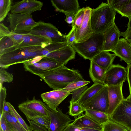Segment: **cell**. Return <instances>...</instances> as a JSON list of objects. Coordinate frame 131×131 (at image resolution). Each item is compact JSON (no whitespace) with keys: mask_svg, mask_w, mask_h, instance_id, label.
Listing matches in <instances>:
<instances>
[{"mask_svg":"<svg viewBox=\"0 0 131 131\" xmlns=\"http://www.w3.org/2000/svg\"><path fill=\"white\" fill-rule=\"evenodd\" d=\"M38 76L53 90L62 89L73 82L85 80L79 70L70 69L64 65L44 72Z\"/></svg>","mask_w":131,"mask_h":131,"instance_id":"1","label":"cell"},{"mask_svg":"<svg viewBox=\"0 0 131 131\" xmlns=\"http://www.w3.org/2000/svg\"><path fill=\"white\" fill-rule=\"evenodd\" d=\"M116 12L109 4L103 2L92 9L90 23L93 33H104L115 23Z\"/></svg>","mask_w":131,"mask_h":131,"instance_id":"2","label":"cell"},{"mask_svg":"<svg viewBox=\"0 0 131 131\" xmlns=\"http://www.w3.org/2000/svg\"><path fill=\"white\" fill-rule=\"evenodd\" d=\"M43 48L40 46L22 47L0 55V68L7 69L12 65L24 63L37 57L41 56V52Z\"/></svg>","mask_w":131,"mask_h":131,"instance_id":"3","label":"cell"},{"mask_svg":"<svg viewBox=\"0 0 131 131\" xmlns=\"http://www.w3.org/2000/svg\"><path fill=\"white\" fill-rule=\"evenodd\" d=\"M104 38L103 33H93L86 40L74 42L72 46L79 56L91 61L102 51Z\"/></svg>","mask_w":131,"mask_h":131,"instance_id":"4","label":"cell"},{"mask_svg":"<svg viewBox=\"0 0 131 131\" xmlns=\"http://www.w3.org/2000/svg\"><path fill=\"white\" fill-rule=\"evenodd\" d=\"M7 21L9 24V29L12 32L19 34L29 33L37 23L31 14L11 13L7 15Z\"/></svg>","mask_w":131,"mask_h":131,"instance_id":"5","label":"cell"},{"mask_svg":"<svg viewBox=\"0 0 131 131\" xmlns=\"http://www.w3.org/2000/svg\"><path fill=\"white\" fill-rule=\"evenodd\" d=\"M19 110L25 116L28 120L31 118L42 116L49 118L48 109L49 107L42 101L34 96L31 100L27 99L18 106Z\"/></svg>","mask_w":131,"mask_h":131,"instance_id":"6","label":"cell"},{"mask_svg":"<svg viewBox=\"0 0 131 131\" xmlns=\"http://www.w3.org/2000/svg\"><path fill=\"white\" fill-rule=\"evenodd\" d=\"M29 34L48 38L52 43L67 42L66 35L62 34L54 25L50 23L39 21L31 29Z\"/></svg>","mask_w":131,"mask_h":131,"instance_id":"7","label":"cell"},{"mask_svg":"<svg viewBox=\"0 0 131 131\" xmlns=\"http://www.w3.org/2000/svg\"><path fill=\"white\" fill-rule=\"evenodd\" d=\"M109 119L123 125L131 131V101L124 99Z\"/></svg>","mask_w":131,"mask_h":131,"instance_id":"8","label":"cell"},{"mask_svg":"<svg viewBox=\"0 0 131 131\" xmlns=\"http://www.w3.org/2000/svg\"><path fill=\"white\" fill-rule=\"evenodd\" d=\"M82 105L85 109L100 111L108 114L109 105L108 86L106 85L104 87Z\"/></svg>","mask_w":131,"mask_h":131,"instance_id":"9","label":"cell"},{"mask_svg":"<svg viewBox=\"0 0 131 131\" xmlns=\"http://www.w3.org/2000/svg\"><path fill=\"white\" fill-rule=\"evenodd\" d=\"M127 77L126 67L119 64H113L105 73L104 84L107 86L119 85L123 83Z\"/></svg>","mask_w":131,"mask_h":131,"instance_id":"10","label":"cell"},{"mask_svg":"<svg viewBox=\"0 0 131 131\" xmlns=\"http://www.w3.org/2000/svg\"><path fill=\"white\" fill-rule=\"evenodd\" d=\"M56 111L49 107L48 109L50 125L48 131H63L67 126L73 121L69 116L64 114L57 107Z\"/></svg>","mask_w":131,"mask_h":131,"instance_id":"11","label":"cell"},{"mask_svg":"<svg viewBox=\"0 0 131 131\" xmlns=\"http://www.w3.org/2000/svg\"><path fill=\"white\" fill-rule=\"evenodd\" d=\"M23 64L25 71L37 75L62 65L54 60L46 57L34 63H25Z\"/></svg>","mask_w":131,"mask_h":131,"instance_id":"12","label":"cell"},{"mask_svg":"<svg viewBox=\"0 0 131 131\" xmlns=\"http://www.w3.org/2000/svg\"><path fill=\"white\" fill-rule=\"evenodd\" d=\"M43 3L36 0H23L15 2L12 6L11 13L30 14L41 10Z\"/></svg>","mask_w":131,"mask_h":131,"instance_id":"13","label":"cell"},{"mask_svg":"<svg viewBox=\"0 0 131 131\" xmlns=\"http://www.w3.org/2000/svg\"><path fill=\"white\" fill-rule=\"evenodd\" d=\"M50 39L41 36L30 34H21L19 39L16 42V49L32 46H41L43 48L52 43Z\"/></svg>","mask_w":131,"mask_h":131,"instance_id":"14","label":"cell"},{"mask_svg":"<svg viewBox=\"0 0 131 131\" xmlns=\"http://www.w3.org/2000/svg\"><path fill=\"white\" fill-rule=\"evenodd\" d=\"M71 93L61 90H53L42 94L41 97L44 102L52 110L57 111L59 104Z\"/></svg>","mask_w":131,"mask_h":131,"instance_id":"15","label":"cell"},{"mask_svg":"<svg viewBox=\"0 0 131 131\" xmlns=\"http://www.w3.org/2000/svg\"><path fill=\"white\" fill-rule=\"evenodd\" d=\"M121 32L114 23L104 33V41L102 51L113 52L121 36Z\"/></svg>","mask_w":131,"mask_h":131,"instance_id":"16","label":"cell"},{"mask_svg":"<svg viewBox=\"0 0 131 131\" xmlns=\"http://www.w3.org/2000/svg\"><path fill=\"white\" fill-rule=\"evenodd\" d=\"M123 84L108 86L109 105L108 115L109 118L117 107L124 99L122 91Z\"/></svg>","mask_w":131,"mask_h":131,"instance_id":"17","label":"cell"},{"mask_svg":"<svg viewBox=\"0 0 131 131\" xmlns=\"http://www.w3.org/2000/svg\"><path fill=\"white\" fill-rule=\"evenodd\" d=\"M92 9L89 6L85 8V15L83 23L79 29L75 30V43L86 40L93 33L90 23V16Z\"/></svg>","mask_w":131,"mask_h":131,"instance_id":"18","label":"cell"},{"mask_svg":"<svg viewBox=\"0 0 131 131\" xmlns=\"http://www.w3.org/2000/svg\"><path fill=\"white\" fill-rule=\"evenodd\" d=\"M76 52L72 46L68 45L48 54L45 57L54 60L62 65H64L75 58Z\"/></svg>","mask_w":131,"mask_h":131,"instance_id":"19","label":"cell"},{"mask_svg":"<svg viewBox=\"0 0 131 131\" xmlns=\"http://www.w3.org/2000/svg\"><path fill=\"white\" fill-rule=\"evenodd\" d=\"M113 52L127 65H131V45L125 39L120 38Z\"/></svg>","mask_w":131,"mask_h":131,"instance_id":"20","label":"cell"},{"mask_svg":"<svg viewBox=\"0 0 131 131\" xmlns=\"http://www.w3.org/2000/svg\"><path fill=\"white\" fill-rule=\"evenodd\" d=\"M51 2L56 10L64 14H76L80 9L77 0H51Z\"/></svg>","mask_w":131,"mask_h":131,"instance_id":"21","label":"cell"},{"mask_svg":"<svg viewBox=\"0 0 131 131\" xmlns=\"http://www.w3.org/2000/svg\"><path fill=\"white\" fill-rule=\"evenodd\" d=\"M116 56L114 53H111L109 52L102 51L91 60L107 71L113 64Z\"/></svg>","mask_w":131,"mask_h":131,"instance_id":"22","label":"cell"},{"mask_svg":"<svg viewBox=\"0 0 131 131\" xmlns=\"http://www.w3.org/2000/svg\"><path fill=\"white\" fill-rule=\"evenodd\" d=\"M74 127L101 130L102 125L95 122L87 116L82 115L76 118L71 123Z\"/></svg>","mask_w":131,"mask_h":131,"instance_id":"23","label":"cell"},{"mask_svg":"<svg viewBox=\"0 0 131 131\" xmlns=\"http://www.w3.org/2000/svg\"><path fill=\"white\" fill-rule=\"evenodd\" d=\"M89 69L90 76L94 83L104 84V79L106 71L95 62L91 60Z\"/></svg>","mask_w":131,"mask_h":131,"instance_id":"24","label":"cell"},{"mask_svg":"<svg viewBox=\"0 0 131 131\" xmlns=\"http://www.w3.org/2000/svg\"><path fill=\"white\" fill-rule=\"evenodd\" d=\"M106 86L100 83H94L92 86L85 91L76 102L82 105L92 99Z\"/></svg>","mask_w":131,"mask_h":131,"instance_id":"25","label":"cell"},{"mask_svg":"<svg viewBox=\"0 0 131 131\" xmlns=\"http://www.w3.org/2000/svg\"><path fill=\"white\" fill-rule=\"evenodd\" d=\"M85 115L102 125L110 120L108 114L103 112L90 109H85Z\"/></svg>","mask_w":131,"mask_h":131,"instance_id":"26","label":"cell"},{"mask_svg":"<svg viewBox=\"0 0 131 131\" xmlns=\"http://www.w3.org/2000/svg\"><path fill=\"white\" fill-rule=\"evenodd\" d=\"M3 114L12 131H27L11 113L5 112Z\"/></svg>","mask_w":131,"mask_h":131,"instance_id":"27","label":"cell"},{"mask_svg":"<svg viewBox=\"0 0 131 131\" xmlns=\"http://www.w3.org/2000/svg\"><path fill=\"white\" fill-rule=\"evenodd\" d=\"M123 125L110 119L102 125L101 131H130Z\"/></svg>","mask_w":131,"mask_h":131,"instance_id":"28","label":"cell"},{"mask_svg":"<svg viewBox=\"0 0 131 131\" xmlns=\"http://www.w3.org/2000/svg\"><path fill=\"white\" fill-rule=\"evenodd\" d=\"M12 0H0V22L3 21L11 10Z\"/></svg>","mask_w":131,"mask_h":131,"instance_id":"29","label":"cell"},{"mask_svg":"<svg viewBox=\"0 0 131 131\" xmlns=\"http://www.w3.org/2000/svg\"><path fill=\"white\" fill-rule=\"evenodd\" d=\"M68 113L72 116L76 117L82 114L85 109L82 105L77 102H69Z\"/></svg>","mask_w":131,"mask_h":131,"instance_id":"30","label":"cell"},{"mask_svg":"<svg viewBox=\"0 0 131 131\" xmlns=\"http://www.w3.org/2000/svg\"><path fill=\"white\" fill-rule=\"evenodd\" d=\"M67 42L52 43L43 48L41 52V56L45 57L48 54L68 46Z\"/></svg>","mask_w":131,"mask_h":131,"instance_id":"31","label":"cell"},{"mask_svg":"<svg viewBox=\"0 0 131 131\" xmlns=\"http://www.w3.org/2000/svg\"><path fill=\"white\" fill-rule=\"evenodd\" d=\"M85 15L84 7L80 9L76 14L72 24V27H74L75 30L79 29L81 26L84 20Z\"/></svg>","mask_w":131,"mask_h":131,"instance_id":"32","label":"cell"},{"mask_svg":"<svg viewBox=\"0 0 131 131\" xmlns=\"http://www.w3.org/2000/svg\"><path fill=\"white\" fill-rule=\"evenodd\" d=\"M6 104L9 108L11 114L15 117L18 122L27 131H31L30 126L25 122L15 110L14 106L9 102Z\"/></svg>","mask_w":131,"mask_h":131,"instance_id":"33","label":"cell"},{"mask_svg":"<svg viewBox=\"0 0 131 131\" xmlns=\"http://www.w3.org/2000/svg\"><path fill=\"white\" fill-rule=\"evenodd\" d=\"M90 82V81L85 80L74 82L70 83L64 88L59 90L66 91L71 93L75 90L86 85Z\"/></svg>","mask_w":131,"mask_h":131,"instance_id":"34","label":"cell"},{"mask_svg":"<svg viewBox=\"0 0 131 131\" xmlns=\"http://www.w3.org/2000/svg\"><path fill=\"white\" fill-rule=\"evenodd\" d=\"M13 80V74L8 72L6 69L0 68V86H3V84L5 82L10 83Z\"/></svg>","mask_w":131,"mask_h":131,"instance_id":"35","label":"cell"},{"mask_svg":"<svg viewBox=\"0 0 131 131\" xmlns=\"http://www.w3.org/2000/svg\"><path fill=\"white\" fill-rule=\"evenodd\" d=\"M117 12L122 17L129 18L131 16V0H129Z\"/></svg>","mask_w":131,"mask_h":131,"instance_id":"36","label":"cell"},{"mask_svg":"<svg viewBox=\"0 0 131 131\" xmlns=\"http://www.w3.org/2000/svg\"><path fill=\"white\" fill-rule=\"evenodd\" d=\"M129 0H108L107 3L109 4L116 12L119 11L122 6L127 3Z\"/></svg>","mask_w":131,"mask_h":131,"instance_id":"37","label":"cell"},{"mask_svg":"<svg viewBox=\"0 0 131 131\" xmlns=\"http://www.w3.org/2000/svg\"><path fill=\"white\" fill-rule=\"evenodd\" d=\"M88 88V86L85 85L72 92L71 93L72 94L71 101L72 102H76Z\"/></svg>","mask_w":131,"mask_h":131,"instance_id":"38","label":"cell"},{"mask_svg":"<svg viewBox=\"0 0 131 131\" xmlns=\"http://www.w3.org/2000/svg\"><path fill=\"white\" fill-rule=\"evenodd\" d=\"M30 120H33L45 127L48 130L50 127V121L49 118L42 116L34 117Z\"/></svg>","mask_w":131,"mask_h":131,"instance_id":"39","label":"cell"},{"mask_svg":"<svg viewBox=\"0 0 131 131\" xmlns=\"http://www.w3.org/2000/svg\"><path fill=\"white\" fill-rule=\"evenodd\" d=\"M6 89L4 87H0V116L3 114V108L4 104L6 101Z\"/></svg>","mask_w":131,"mask_h":131,"instance_id":"40","label":"cell"},{"mask_svg":"<svg viewBox=\"0 0 131 131\" xmlns=\"http://www.w3.org/2000/svg\"><path fill=\"white\" fill-rule=\"evenodd\" d=\"M31 131H48L45 127L31 120H28Z\"/></svg>","mask_w":131,"mask_h":131,"instance_id":"41","label":"cell"},{"mask_svg":"<svg viewBox=\"0 0 131 131\" xmlns=\"http://www.w3.org/2000/svg\"><path fill=\"white\" fill-rule=\"evenodd\" d=\"M0 131H12L3 114L0 117Z\"/></svg>","mask_w":131,"mask_h":131,"instance_id":"42","label":"cell"},{"mask_svg":"<svg viewBox=\"0 0 131 131\" xmlns=\"http://www.w3.org/2000/svg\"><path fill=\"white\" fill-rule=\"evenodd\" d=\"M63 131H101L83 127H76L73 126L70 123L69 124Z\"/></svg>","mask_w":131,"mask_h":131,"instance_id":"43","label":"cell"},{"mask_svg":"<svg viewBox=\"0 0 131 131\" xmlns=\"http://www.w3.org/2000/svg\"><path fill=\"white\" fill-rule=\"evenodd\" d=\"M67 43L68 45L72 46L76 41V36L75 28L74 27L72 29L68 34L66 35Z\"/></svg>","mask_w":131,"mask_h":131,"instance_id":"44","label":"cell"},{"mask_svg":"<svg viewBox=\"0 0 131 131\" xmlns=\"http://www.w3.org/2000/svg\"><path fill=\"white\" fill-rule=\"evenodd\" d=\"M127 70V79L129 87V94L131 95V65H127L126 67Z\"/></svg>","mask_w":131,"mask_h":131,"instance_id":"45","label":"cell"},{"mask_svg":"<svg viewBox=\"0 0 131 131\" xmlns=\"http://www.w3.org/2000/svg\"><path fill=\"white\" fill-rule=\"evenodd\" d=\"M64 14L66 16L65 19V21L68 24H72L76 14L73 13H66Z\"/></svg>","mask_w":131,"mask_h":131,"instance_id":"46","label":"cell"},{"mask_svg":"<svg viewBox=\"0 0 131 131\" xmlns=\"http://www.w3.org/2000/svg\"><path fill=\"white\" fill-rule=\"evenodd\" d=\"M121 35L129 42L131 43V30H126L125 32H121Z\"/></svg>","mask_w":131,"mask_h":131,"instance_id":"47","label":"cell"},{"mask_svg":"<svg viewBox=\"0 0 131 131\" xmlns=\"http://www.w3.org/2000/svg\"><path fill=\"white\" fill-rule=\"evenodd\" d=\"M5 112L11 113L9 108L7 104L6 101L4 102L3 108V113Z\"/></svg>","mask_w":131,"mask_h":131,"instance_id":"48","label":"cell"},{"mask_svg":"<svg viewBox=\"0 0 131 131\" xmlns=\"http://www.w3.org/2000/svg\"><path fill=\"white\" fill-rule=\"evenodd\" d=\"M128 18L129 21L127 25V28L126 30H131V16Z\"/></svg>","mask_w":131,"mask_h":131,"instance_id":"49","label":"cell"},{"mask_svg":"<svg viewBox=\"0 0 131 131\" xmlns=\"http://www.w3.org/2000/svg\"><path fill=\"white\" fill-rule=\"evenodd\" d=\"M127 100H128L129 101H131V95H129L126 98Z\"/></svg>","mask_w":131,"mask_h":131,"instance_id":"50","label":"cell"},{"mask_svg":"<svg viewBox=\"0 0 131 131\" xmlns=\"http://www.w3.org/2000/svg\"><path fill=\"white\" fill-rule=\"evenodd\" d=\"M131 45V43H130Z\"/></svg>","mask_w":131,"mask_h":131,"instance_id":"51","label":"cell"},{"mask_svg":"<svg viewBox=\"0 0 131 131\" xmlns=\"http://www.w3.org/2000/svg\"></svg>","mask_w":131,"mask_h":131,"instance_id":"52","label":"cell"}]
</instances>
